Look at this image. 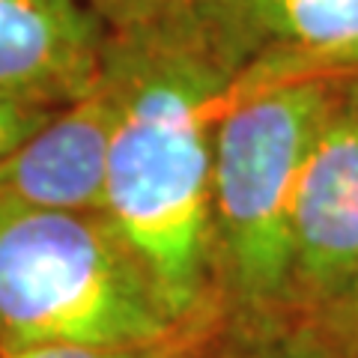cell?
Wrapping results in <instances>:
<instances>
[{
  "mask_svg": "<svg viewBox=\"0 0 358 358\" xmlns=\"http://www.w3.org/2000/svg\"><path fill=\"white\" fill-rule=\"evenodd\" d=\"M194 338V334H188ZM188 338L167 343V346H152V350H105V346H81V343H36L24 346L6 358H176L179 346Z\"/></svg>",
  "mask_w": 358,
  "mask_h": 358,
  "instance_id": "obj_11",
  "label": "cell"
},
{
  "mask_svg": "<svg viewBox=\"0 0 358 358\" xmlns=\"http://www.w3.org/2000/svg\"><path fill=\"white\" fill-rule=\"evenodd\" d=\"M54 114H57V110L30 108V105L0 99V162L9 159L24 141H30Z\"/></svg>",
  "mask_w": 358,
  "mask_h": 358,
  "instance_id": "obj_12",
  "label": "cell"
},
{
  "mask_svg": "<svg viewBox=\"0 0 358 358\" xmlns=\"http://www.w3.org/2000/svg\"><path fill=\"white\" fill-rule=\"evenodd\" d=\"M182 15L227 81L224 108L299 78L358 84V0H188Z\"/></svg>",
  "mask_w": 358,
  "mask_h": 358,
  "instance_id": "obj_4",
  "label": "cell"
},
{
  "mask_svg": "<svg viewBox=\"0 0 358 358\" xmlns=\"http://www.w3.org/2000/svg\"><path fill=\"white\" fill-rule=\"evenodd\" d=\"M6 338H3V329H0V358H6Z\"/></svg>",
  "mask_w": 358,
  "mask_h": 358,
  "instance_id": "obj_13",
  "label": "cell"
},
{
  "mask_svg": "<svg viewBox=\"0 0 358 358\" xmlns=\"http://www.w3.org/2000/svg\"><path fill=\"white\" fill-rule=\"evenodd\" d=\"M120 120L114 84L102 75L93 93L57 110L0 162V197L36 209L102 212L108 159Z\"/></svg>",
  "mask_w": 358,
  "mask_h": 358,
  "instance_id": "obj_7",
  "label": "cell"
},
{
  "mask_svg": "<svg viewBox=\"0 0 358 358\" xmlns=\"http://www.w3.org/2000/svg\"><path fill=\"white\" fill-rule=\"evenodd\" d=\"M110 27L84 0H0V99L45 110L102 84Z\"/></svg>",
  "mask_w": 358,
  "mask_h": 358,
  "instance_id": "obj_6",
  "label": "cell"
},
{
  "mask_svg": "<svg viewBox=\"0 0 358 358\" xmlns=\"http://www.w3.org/2000/svg\"><path fill=\"white\" fill-rule=\"evenodd\" d=\"M358 284V90L322 126L293 212V317L308 320Z\"/></svg>",
  "mask_w": 358,
  "mask_h": 358,
  "instance_id": "obj_5",
  "label": "cell"
},
{
  "mask_svg": "<svg viewBox=\"0 0 358 358\" xmlns=\"http://www.w3.org/2000/svg\"><path fill=\"white\" fill-rule=\"evenodd\" d=\"M331 358H358V284L305 320Z\"/></svg>",
  "mask_w": 358,
  "mask_h": 358,
  "instance_id": "obj_9",
  "label": "cell"
},
{
  "mask_svg": "<svg viewBox=\"0 0 358 358\" xmlns=\"http://www.w3.org/2000/svg\"><path fill=\"white\" fill-rule=\"evenodd\" d=\"M110 30H138L182 13L188 0H87Z\"/></svg>",
  "mask_w": 358,
  "mask_h": 358,
  "instance_id": "obj_10",
  "label": "cell"
},
{
  "mask_svg": "<svg viewBox=\"0 0 358 358\" xmlns=\"http://www.w3.org/2000/svg\"><path fill=\"white\" fill-rule=\"evenodd\" d=\"M176 358H331L305 320H221L179 346Z\"/></svg>",
  "mask_w": 358,
  "mask_h": 358,
  "instance_id": "obj_8",
  "label": "cell"
},
{
  "mask_svg": "<svg viewBox=\"0 0 358 358\" xmlns=\"http://www.w3.org/2000/svg\"><path fill=\"white\" fill-rule=\"evenodd\" d=\"M105 78L120 102L105 218L150 275L167 317L188 334L209 331L227 320L212 257V155L227 81L182 13L110 30Z\"/></svg>",
  "mask_w": 358,
  "mask_h": 358,
  "instance_id": "obj_1",
  "label": "cell"
},
{
  "mask_svg": "<svg viewBox=\"0 0 358 358\" xmlns=\"http://www.w3.org/2000/svg\"><path fill=\"white\" fill-rule=\"evenodd\" d=\"M352 90L358 84L299 78L221 110L212 155V257L230 320L293 317L299 182L322 126Z\"/></svg>",
  "mask_w": 358,
  "mask_h": 358,
  "instance_id": "obj_2",
  "label": "cell"
},
{
  "mask_svg": "<svg viewBox=\"0 0 358 358\" xmlns=\"http://www.w3.org/2000/svg\"><path fill=\"white\" fill-rule=\"evenodd\" d=\"M0 329L13 355L36 343L152 350L188 338L102 212L0 197Z\"/></svg>",
  "mask_w": 358,
  "mask_h": 358,
  "instance_id": "obj_3",
  "label": "cell"
}]
</instances>
